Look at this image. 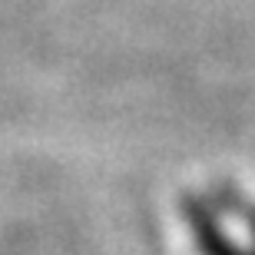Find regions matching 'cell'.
Listing matches in <instances>:
<instances>
[{
	"label": "cell",
	"instance_id": "2",
	"mask_svg": "<svg viewBox=\"0 0 255 255\" xmlns=\"http://www.w3.org/2000/svg\"><path fill=\"white\" fill-rule=\"evenodd\" d=\"M226 199L232 202V209H236V216L246 222L249 229H252V236H255V202H249V199H239L236 192H226Z\"/></svg>",
	"mask_w": 255,
	"mask_h": 255
},
{
	"label": "cell",
	"instance_id": "1",
	"mask_svg": "<svg viewBox=\"0 0 255 255\" xmlns=\"http://www.w3.org/2000/svg\"><path fill=\"white\" fill-rule=\"evenodd\" d=\"M189 226L196 232V242H199V252L202 255H255V249H239L236 242H229V236L219 229L216 216L202 206H189Z\"/></svg>",
	"mask_w": 255,
	"mask_h": 255
}]
</instances>
